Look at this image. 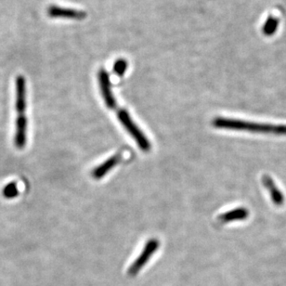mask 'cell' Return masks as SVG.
Returning a JSON list of instances; mask_svg holds the SVG:
<instances>
[{"instance_id": "cell-1", "label": "cell", "mask_w": 286, "mask_h": 286, "mask_svg": "<svg viewBox=\"0 0 286 286\" xmlns=\"http://www.w3.org/2000/svg\"><path fill=\"white\" fill-rule=\"evenodd\" d=\"M16 107L17 117L15 124L14 145L18 150L25 149L27 143V127L28 121L26 117L27 107V92H26V80L23 75L16 77Z\"/></svg>"}, {"instance_id": "cell-2", "label": "cell", "mask_w": 286, "mask_h": 286, "mask_svg": "<svg viewBox=\"0 0 286 286\" xmlns=\"http://www.w3.org/2000/svg\"><path fill=\"white\" fill-rule=\"evenodd\" d=\"M213 126L217 128L228 130L245 131L251 133L286 136V125L261 124L225 117H217L213 120Z\"/></svg>"}, {"instance_id": "cell-3", "label": "cell", "mask_w": 286, "mask_h": 286, "mask_svg": "<svg viewBox=\"0 0 286 286\" xmlns=\"http://www.w3.org/2000/svg\"><path fill=\"white\" fill-rule=\"evenodd\" d=\"M117 117L122 124L123 127H125V129L130 134L131 137L137 141L139 147L144 152H149L151 149L150 141L143 134V132L139 129V127L132 120L129 114L126 110H120L117 113Z\"/></svg>"}, {"instance_id": "cell-4", "label": "cell", "mask_w": 286, "mask_h": 286, "mask_svg": "<svg viewBox=\"0 0 286 286\" xmlns=\"http://www.w3.org/2000/svg\"><path fill=\"white\" fill-rule=\"evenodd\" d=\"M158 247H159V241L158 240H156V239L149 240L145 247H144V249L139 254V257L131 265V267L128 270V274L131 276L136 275L139 270L146 265V263L153 256V254L156 253Z\"/></svg>"}, {"instance_id": "cell-5", "label": "cell", "mask_w": 286, "mask_h": 286, "mask_svg": "<svg viewBox=\"0 0 286 286\" xmlns=\"http://www.w3.org/2000/svg\"><path fill=\"white\" fill-rule=\"evenodd\" d=\"M98 81L101 91L102 98L109 109H115L116 100L112 92V86L110 81V75L104 69H100L98 73Z\"/></svg>"}, {"instance_id": "cell-6", "label": "cell", "mask_w": 286, "mask_h": 286, "mask_svg": "<svg viewBox=\"0 0 286 286\" xmlns=\"http://www.w3.org/2000/svg\"><path fill=\"white\" fill-rule=\"evenodd\" d=\"M48 14L52 18H64L70 20H83L87 17L85 11L59 6H50L48 9Z\"/></svg>"}, {"instance_id": "cell-7", "label": "cell", "mask_w": 286, "mask_h": 286, "mask_svg": "<svg viewBox=\"0 0 286 286\" xmlns=\"http://www.w3.org/2000/svg\"><path fill=\"white\" fill-rule=\"evenodd\" d=\"M262 183L264 187L269 191L272 203L276 206H283L286 202V197L280 191L275 181L269 175H264L262 177Z\"/></svg>"}, {"instance_id": "cell-8", "label": "cell", "mask_w": 286, "mask_h": 286, "mask_svg": "<svg viewBox=\"0 0 286 286\" xmlns=\"http://www.w3.org/2000/svg\"><path fill=\"white\" fill-rule=\"evenodd\" d=\"M120 158H121L120 155H116V156L110 157L108 160L103 162L101 164H99L92 171V177L96 180H99V179L103 178L105 175H107L108 172L112 170L115 165L119 163Z\"/></svg>"}, {"instance_id": "cell-9", "label": "cell", "mask_w": 286, "mask_h": 286, "mask_svg": "<svg viewBox=\"0 0 286 286\" xmlns=\"http://www.w3.org/2000/svg\"><path fill=\"white\" fill-rule=\"evenodd\" d=\"M249 217V211L245 207H238L235 209L229 210V212L224 213L220 217L222 222H232V221H245Z\"/></svg>"}, {"instance_id": "cell-10", "label": "cell", "mask_w": 286, "mask_h": 286, "mask_svg": "<svg viewBox=\"0 0 286 286\" xmlns=\"http://www.w3.org/2000/svg\"><path fill=\"white\" fill-rule=\"evenodd\" d=\"M128 67V63L127 60L125 59H118L115 63V64L113 66V70L115 72V74H117L118 76L122 77L125 73L127 72Z\"/></svg>"}, {"instance_id": "cell-11", "label": "cell", "mask_w": 286, "mask_h": 286, "mask_svg": "<svg viewBox=\"0 0 286 286\" xmlns=\"http://www.w3.org/2000/svg\"><path fill=\"white\" fill-rule=\"evenodd\" d=\"M18 193H19V191H18L17 184L15 182L8 184L4 189V191H3V194L7 199L14 198V197H16L18 195Z\"/></svg>"}]
</instances>
